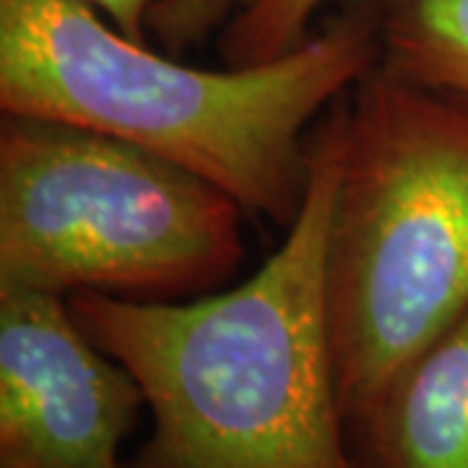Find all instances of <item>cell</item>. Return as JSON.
Returning a JSON list of instances; mask_svg holds the SVG:
<instances>
[{"label":"cell","mask_w":468,"mask_h":468,"mask_svg":"<svg viewBox=\"0 0 468 468\" xmlns=\"http://www.w3.org/2000/svg\"><path fill=\"white\" fill-rule=\"evenodd\" d=\"M341 128L335 104L310 141L300 211L248 282L190 300L68 297L144 390L151 435L128 468H351L328 310Z\"/></svg>","instance_id":"6da1fadb"},{"label":"cell","mask_w":468,"mask_h":468,"mask_svg":"<svg viewBox=\"0 0 468 468\" xmlns=\"http://www.w3.org/2000/svg\"><path fill=\"white\" fill-rule=\"evenodd\" d=\"M380 63L375 11L266 63L206 70L151 52L86 0H0V110L115 135L289 227L307 125Z\"/></svg>","instance_id":"7a4b0ae2"},{"label":"cell","mask_w":468,"mask_h":468,"mask_svg":"<svg viewBox=\"0 0 468 468\" xmlns=\"http://www.w3.org/2000/svg\"><path fill=\"white\" fill-rule=\"evenodd\" d=\"M341 117L328 310L338 396L359 427L468 310V101L378 63Z\"/></svg>","instance_id":"3957f363"},{"label":"cell","mask_w":468,"mask_h":468,"mask_svg":"<svg viewBox=\"0 0 468 468\" xmlns=\"http://www.w3.org/2000/svg\"><path fill=\"white\" fill-rule=\"evenodd\" d=\"M242 206L115 135L37 117L0 122V289L190 300L245 258Z\"/></svg>","instance_id":"277c9868"},{"label":"cell","mask_w":468,"mask_h":468,"mask_svg":"<svg viewBox=\"0 0 468 468\" xmlns=\"http://www.w3.org/2000/svg\"><path fill=\"white\" fill-rule=\"evenodd\" d=\"M141 406V385L68 297L0 289V468H128L120 445Z\"/></svg>","instance_id":"5b68a950"},{"label":"cell","mask_w":468,"mask_h":468,"mask_svg":"<svg viewBox=\"0 0 468 468\" xmlns=\"http://www.w3.org/2000/svg\"><path fill=\"white\" fill-rule=\"evenodd\" d=\"M369 468H468V310L359 424Z\"/></svg>","instance_id":"8992f818"},{"label":"cell","mask_w":468,"mask_h":468,"mask_svg":"<svg viewBox=\"0 0 468 468\" xmlns=\"http://www.w3.org/2000/svg\"><path fill=\"white\" fill-rule=\"evenodd\" d=\"M375 16L390 73L468 101V0H383Z\"/></svg>","instance_id":"52a82bcc"},{"label":"cell","mask_w":468,"mask_h":468,"mask_svg":"<svg viewBox=\"0 0 468 468\" xmlns=\"http://www.w3.org/2000/svg\"><path fill=\"white\" fill-rule=\"evenodd\" d=\"M325 0H250L229 24L221 55L229 66L266 63L310 39V21Z\"/></svg>","instance_id":"ba28073f"},{"label":"cell","mask_w":468,"mask_h":468,"mask_svg":"<svg viewBox=\"0 0 468 468\" xmlns=\"http://www.w3.org/2000/svg\"><path fill=\"white\" fill-rule=\"evenodd\" d=\"M104 11L112 27L135 42H144V21L151 16L169 45L183 48L198 39L229 14L227 0H86Z\"/></svg>","instance_id":"9c48e42d"},{"label":"cell","mask_w":468,"mask_h":468,"mask_svg":"<svg viewBox=\"0 0 468 468\" xmlns=\"http://www.w3.org/2000/svg\"><path fill=\"white\" fill-rule=\"evenodd\" d=\"M227 3H229V11H232V8H245L250 0H227Z\"/></svg>","instance_id":"30bf717a"}]
</instances>
